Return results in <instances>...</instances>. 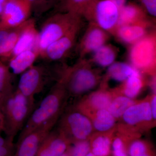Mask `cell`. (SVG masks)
Listing matches in <instances>:
<instances>
[{
    "mask_svg": "<svg viewBox=\"0 0 156 156\" xmlns=\"http://www.w3.org/2000/svg\"><path fill=\"white\" fill-rule=\"evenodd\" d=\"M68 95L59 78L39 106L32 112L18 137H22L47 124L56 123Z\"/></svg>",
    "mask_w": 156,
    "mask_h": 156,
    "instance_id": "cell-1",
    "label": "cell"
},
{
    "mask_svg": "<svg viewBox=\"0 0 156 156\" xmlns=\"http://www.w3.org/2000/svg\"><path fill=\"white\" fill-rule=\"evenodd\" d=\"M34 98L23 95L17 89L3 102L0 108L5 119L6 136L14 138L21 131L34 110Z\"/></svg>",
    "mask_w": 156,
    "mask_h": 156,
    "instance_id": "cell-2",
    "label": "cell"
},
{
    "mask_svg": "<svg viewBox=\"0 0 156 156\" xmlns=\"http://www.w3.org/2000/svg\"><path fill=\"white\" fill-rule=\"evenodd\" d=\"M80 14L70 12H56L47 18L39 31L37 48L40 57L48 46L68 32L82 21Z\"/></svg>",
    "mask_w": 156,
    "mask_h": 156,
    "instance_id": "cell-3",
    "label": "cell"
},
{
    "mask_svg": "<svg viewBox=\"0 0 156 156\" xmlns=\"http://www.w3.org/2000/svg\"><path fill=\"white\" fill-rule=\"evenodd\" d=\"M60 78L68 95L73 96L82 95L97 83L95 73L89 68L87 62L82 59L64 71Z\"/></svg>",
    "mask_w": 156,
    "mask_h": 156,
    "instance_id": "cell-4",
    "label": "cell"
},
{
    "mask_svg": "<svg viewBox=\"0 0 156 156\" xmlns=\"http://www.w3.org/2000/svg\"><path fill=\"white\" fill-rule=\"evenodd\" d=\"M119 9L112 0H93L81 13L83 17L97 24L104 30H110L117 25Z\"/></svg>",
    "mask_w": 156,
    "mask_h": 156,
    "instance_id": "cell-5",
    "label": "cell"
},
{
    "mask_svg": "<svg viewBox=\"0 0 156 156\" xmlns=\"http://www.w3.org/2000/svg\"><path fill=\"white\" fill-rule=\"evenodd\" d=\"M93 128L92 122L88 117L75 108L62 117L57 129L72 144L89 140Z\"/></svg>",
    "mask_w": 156,
    "mask_h": 156,
    "instance_id": "cell-6",
    "label": "cell"
},
{
    "mask_svg": "<svg viewBox=\"0 0 156 156\" xmlns=\"http://www.w3.org/2000/svg\"><path fill=\"white\" fill-rule=\"evenodd\" d=\"M51 74L49 66L34 65L21 74L17 89L26 96L34 98L51 80Z\"/></svg>",
    "mask_w": 156,
    "mask_h": 156,
    "instance_id": "cell-7",
    "label": "cell"
},
{
    "mask_svg": "<svg viewBox=\"0 0 156 156\" xmlns=\"http://www.w3.org/2000/svg\"><path fill=\"white\" fill-rule=\"evenodd\" d=\"M31 10L27 0H7L0 14V28H11L30 18Z\"/></svg>",
    "mask_w": 156,
    "mask_h": 156,
    "instance_id": "cell-8",
    "label": "cell"
},
{
    "mask_svg": "<svg viewBox=\"0 0 156 156\" xmlns=\"http://www.w3.org/2000/svg\"><path fill=\"white\" fill-rule=\"evenodd\" d=\"M82 22L78 23L66 34L49 45L41 57L50 61H58L64 58L75 45L82 27Z\"/></svg>",
    "mask_w": 156,
    "mask_h": 156,
    "instance_id": "cell-9",
    "label": "cell"
},
{
    "mask_svg": "<svg viewBox=\"0 0 156 156\" xmlns=\"http://www.w3.org/2000/svg\"><path fill=\"white\" fill-rule=\"evenodd\" d=\"M56 123L47 124L18 137L12 156H36L39 147Z\"/></svg>",
    "mask_w": 156,
    "mask_h": 156,
    "instance_id": "cell-10",
    "label": "cell"
},
{
    "mask_svg": "<svg viewBox=\"0 0 156 156\" xmlns=\"http://www.w3.org/2000/svg\"><path fill=\"white\" fill-rule=\"evenodd\" d=\"M130 60L135 67L146 69L155 59V42L151 37H144L134 43L130 53Z\"/></svg>",
    "mask_w": 156,
    "mask_h": 156,
    "instance_id": "cell-11",
    "label": "cell"
},
{
    "mask_svg": "<svg viewBox=\"0 0 156 156\" xmlns=\"http://www.w3.org/2000/svg\"><path fill=\"white\" fill-rule=\"evenodd\" d=\"M72 144L61 132L51 130L40 145L36 156H60Z\"/></svg>",
    "mask_w": 156,
    "mask_h": 156,
    "instance_id": "cell-12",
    "label": "cell"
},
{
    "mask_svg": "<svg viewBox=\"0 0 156 156\" xmlns=\"http://www.w3.org/2000/svg\"><path fill=\"white\" fill-rule=\"evenodd\" d=\"M79 45V53L81 57L88 53H94L105 44L108 36L106 31L93 22H90Z\"/></svg>",
    "mask_w": 156,
    "mask_h": 156,
    "instance_id": "cell-13",
    "label": "cell"
},
{
    "mask_svg": "<svg viewBox=\"0 0 156 156\" xmlns=\"http://www.w3.org/2000/svg\"><path fill=\"white\" fill-rule=\"evenodd\" d=\"M38 36L39 31L36 26L35 20L30 18L26 21L10 58L26 50L38 48Z\"/></svg>",
    "mask_w": 156,
    "mask_h": 156,
    "instance_id": "cell-14",
    "label": "cell"
},
{
    "mask_svg": "<svg viewBox=\"0 0 156 156\" xmlns=\"http://www.w3.org/2000/svg\"><path fill=\"white\" fill-rule=\"evenodd\" d=\"M40 53L37 48L26 50L9 58V66L14 74H21L34 65Z\"/></svg>",
    "mask_w": 156,
    "mask_h": 156,
    "instance_id": "cell-15",
    "label": "cell"
},
{
    "mask_svg": "<svg viewBox=\"0 0 156 156\" xmlns=\"http://www.w3.org/2000/svg\"><path fill=\"white\" fill-rule=\"evenodd\" d=\"M122 117L124 122L130 126L150 122L153 119L150 103L148 101L134 103L127 109Z\"/></svg>",
    "mask_w": 156,
    "mask_h": 156,
    "instance_id": "cell-16",
    "label": "cell"
},
{
    "mask_svg": "<svg viewBox=\"0 0 156 156\" xmlns=\"http://www.w3.org/2000/svg\"><path fill=\"white\" fill-rule=\"evenodd\" d=\"M112 100V97L109 92L98 91L92 93L88 98L81 101L75 108L81 112L88 109L90 111L95 112L100 110H107Z\"/></svg>",
    "mask_w": 156,
    "mask_h": 156,
    "instance_id": "cell-17",
    "label": "cell"
},
{
    "mask_svg": "<svg viewBox=\"0 0 156 156\" xmlns=\"http://www.w3.org/2000/svg\"><path fill=\"white\" fill-rule=\"evenodd\" d=\"M25 22L14 28H0V57L10 58Z\"/></svg>",
    "mask_w": 156,
    "mask_h": 156,
    "instance_id": "cell-18",
    "label": "cell"
},
{
    "mask_svg": "<svg viewBox=\"0 0 156 156\" xmlns=\"http://www.w3.org/2000/svg\"><path fill=\"white\" fill-rule=\"evenodd\" d=\"M113 136L106 133L91 135L89 139L90 151L96 156H110Z\"/></svg>",
    "mask_w": 156,
    "mask_h": 156,
    "instance_id": "cell-19",
    "label": "cell"
},
{
    "mask_svg": "<svg viewBox=\"0 0 156 156\" xmlns=\"http://www.w3.org/2000/svg\"><path fill=\"white\" fill-rule=\"evenodd\" d=\"M144 20L119 27L117 33L120 40L127 44H134L145 37V27L140 24Z\"/></svg>",
    "mask_w": 156,
    "mask_h": 156,
    "instance_id": "cell-20",
    "label": "cell"
},
{
    "mask_svg": "<svg viewBox=\"0 0 156 156\" xmlns=\"http://www.w3.org/2000/svg\"><path fill=\"white\" fill-rule=\"evenodd\" d=\"M144 10L134 4L124 5L119 9L117 25L119 27L145 20Z\"/></svg>",
    "mask_w": 156,
    "mask_h": 156,
    "instance_id": "cell-21",
    "label": "cell"
},
{
    "mask_svg": "<svg viewBox=\"0 0 156 156\" xmlns=\"http://www.w3.org/2000/svg\"><path fill=\"white\" fill-rule=\"evenodd\" d=\"M14 91L12 73L8 65L0 62V107Z\"/></svg>",
    "mask_w": 156,
    "mask_h": 156,
    "instance_id": "cell-22",
    "label": "cell"
},
{
    "mask_svg": "<svg viewBox=\"0 0 156 156\" xmlns=\"http://www.w3.org/2000/svg\"><path fill=\"white\" fill-rule=\"evenodd\" d=\"M92 120L93 128L100 132L109 131L114 126L115 119L106 109L100 110L95 112Z\"/></svg>",
    "mask_w": 156,
    "mask_h": 156,
    "instance_id": "cell-23",
    "label": "cell"
},
{
    "mask_svg": "<svg viewBox=\"0 0 156 156\" xmlns=\"http://www.w3.org/2000/svg\"><path fill=\"white\" fill-rule=\"evenodd\" d=\"M136 69L124 62H114L109 66L108 73L109 76L117 82L126 81Z\"/></svg>",
    "mask_w": 156,
    "mask_h": 156,
    "instance_id": "cell-24",
    "label": "cell"
},
{
    "mask_svg": "<svg viewBox=\"0 0 156 156\" xmlns=\"http://www.w3.org/2000/svg\"><path fill=\"white\" fill-rule=\"evenodd\" d=\"M93 59L95 63L100 66H109L114 62L116 52L109 45H104L94 52Z\"/></svg>",
    "mask_w": 156,
    "mask_h": 156,
    "instance_id": "cell-25",
    "label": "cell"
},
{
    "mask_svg": "<svg viewBox=\"0 0 156 156\" xmlns=\"http://www.w3.org/2000/svg\"><path fill=\"white\" fill-rule=\"evenodd\" d=\"M128 156H156L153 147L147 141L134 140L129 145Z\"/></svg>",
    "mask_w": 156,
    "mask_h": 156,
    "instance_id": "cell-26",
    "label": "cell"
},
{
    "mask_svg": "<svg viewBox=\"0 0 156 156\" xmlns=\"http://www.w3.org/2000/svg\"><path fill=\"white\" fill-rule=\"evenodd\" d=\"M134 104L131 98L126 96H118L113 99L107 110L115 119H119L122 116L127 109Z\"/></svg>",
    "mask_w": 156,
    "mask_h": 156,
    "instance_id": "cell-27",
    "label": "cell"
},
{
    "mask_svg": "<svg viewBox=\"0 0 156 156\" xmlns=\"http://www.w3.org/2000/svg\"><path fill=\"white\" fill-rule=\"evenodd\" d=\"M143 87L142 80L140 74L137 69L126 80L124 88V93L126 97L134 98L139 94Z\"/></svg>",
    "mask_w": 156,
    "mask_h": 156,
    "instance_id": "cell-28",
    "label": "cell"
},
{
    "mask_svg": "<svg viewBox=\"0 0 156 156\" xmlns=\"http://www.w3.org/2000/svg\"><path fill=\"white\" fill-rule=\"evenodd\" d=\"M136 139L133 136L119 135L113 137L112 144V156H128V150L131 142Z\"/></svg>",
    "mask_w": 156,
    "mask_h": 156,
    "instance_id": "cell-29",
    "label": "cell"
},
{
    "mask_svg": "<svg viewBox=\"0 0 156 156\" xmlns=\"http://www.w3.org/2000/svg\"><path fill=\"white\" fill-rule=\"evenodd\" d=\"M93 0H59L55 8L57 12H70L81 15L87 4Z\"/></svg>",
    "mask_w": 156,
    "mask_h": 156,
    "instance_id": "cell-30",
    "label": "cell"
},
{
    "mask_svg": "<svg viewBox=\"0 0 156 156\" xmlns=\"http://www.w3.org/2000/svg\"><path fill=\"white\" fill-rule=\"evenodd\" d=\"M32 14L39 16L55 8L59 0H27Z\"/></svg>",
    "mask_w": 156,
    "mask_h": 156,
    "instance_id": "cell-31",
    "label": "cell"
},
{
    "mask_svg": "<svg viewBox=\"0 0 156 156\" xmlns=\"http://www.w3.org/2000/svg\"><path fill=\"white\" fill-rule=\"evenodd\" d=\"M69 150L70 156H86L90 151L89 139L72 144Z\"/></svg>",
    "mask_w": 156,
    "mask_h": 156,
    "instance_id": "cell-32",
    "label": "cell"
},
{
    "mask_svg": "<svg viewBox=\"0 0 156 156\" xmlns=\"http://www.w3.org/2000/svg\"><path fill=\"white\" fill-rule=\"evenodd\" d=\"M14 138L6 136L4 137L0 134V156H12L15 150Z\"/></svg>",
    "mask_w": 156,
    "mask_h": 156,
    "instance_id": "cell-33",
    "label": "cell"
},
{
    "mask_svg": "<svg viewBox=\"0 0 156 156\" xmlns=\"http://www.w3.org/2000/svg\"><path fill=\"white\" fill-rule=\"evenodd\" d=\"M145 12L152 17L156 16V0H137Z\"/></svg>",
    "mask_w": 156,
    "mask_h": 156,
    "instance_id": "cell-34",
    "label": "cell"
},
{
    "mask_svg": "<svg viewBox=\"0 0 156 156\" xmlns=\"http://www.w3.org/2000/svg\"><path fill=\"white\" fill-rule=\"evenodd\" d=\"M151 111L153 119H156V97L154 95L150 103Z\"/></svg>",
    "mask_w": 156,
    "mask_h": 156,
    "instance_id": "cell-35",
    "label": "cell"
},
{
    "mask_svg": "<svg viewBox=\"0 0 156 156\" xmlns=\"http://www.w3.org/2000/svg\"><path fill=\"white\" fill-rule=\"evenodd\" d=\"M5 131V119L2 112L0 108V133Z\"/></svg>",
    "mask_w": 156,
    "mask_h": 156,
    "instance_id": "cell-36",
    "label": "cell"
},
{
    "mask_svg": "<svg viewBox=\"0 0 156 156\" xmlns=\"http://www.w3.org/2000/svg\"><path fill=\"white\" fill-rule=\"evenodd\" d=\"M7 1V0H0V14L2 13L3 8Z\"/></svg>",
    "mask_w": 156,
    "mask_h": 156,
    "instance_id": "cell-37",
    "label": "cell"
},
{
    "mask_svg": "<svg viewBox=\"0 0 156 156\" xmlns=\"http://www.w3.org/2000/svg\"><path fill=\"white\" fill-rule=\"evenodd\" d=\"M69 148L68 150L66 151L64 153H63L60 156H70V155L69 150Z\"/></svg>",
    "mask_w": 156,
    "mask_h": 156,
    "instance_id": "cell-38",
    "label": "cell"
},
{
    "mask_svg": "<svg viewBox=\"0 0 156 156\" xmlns=\"http://www.w3.org/2000/svg\"><path fill=\"white\" fill-rule=\"evenodd\" d=\"M86 156H96L92 152L90 151H89V153H88V154H87V155H86Z\"/></svg>",
    "mask_w": 156,
    "mask_h": 156,
    "instance_id": "cell-39",
    "label": "cell"
},
{
    "mask_svg": "<svg viewBox=\"0 0 156 156\" xmlns=\"http://www.w3.org/2000/svg\"><path fill=\"white\" fill-rule=\"evenodd\" d=\"M0 134H1V133H0Z\"/></svg>",
    "mask_w": 156,
    "mask_h": 156,
    "instance_id": "cell-40",
    "label": "cell"
}]
</instances>
